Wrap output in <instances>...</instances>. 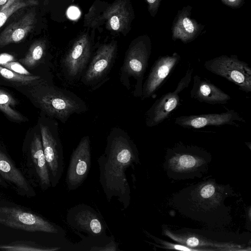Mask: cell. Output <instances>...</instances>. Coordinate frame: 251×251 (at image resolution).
Instances as JSON below:
<instances>
[{"mask_svg": "<svg viewBox=\"0 0 251 251\" xmlns=\"http://www.w3.org/2000/svg\"><path fill=\"white\" fill-rule=\"evenodd\" d=\"M136 146L123 129L113 127L106 141L104 153L99 157L100 182L108 201L116 197L127 208L130 201V188L126 170L137 158Z\"/></svg>", "mask_w": 251, "mask_h": 251, "instance_id": "1", "label": "cell"}, {"mask_svg": "<svg viewBox=\"0 0 251 251\" xmlns=\"http://www.w3.org/2000/svg\"><path fill=\"white\" fill-rule=\"evenodd\" d=\"M31 94L44 112L63 124L72 115L88 110L85 102L75 93L53 85L42 84L36 86L32 90Z\"/></svg>", "mask_w": 251, "mask_h": 251, "instance_id": "2", "label": "cell"}, {"mask_svg": "<svg viewBox=\"0 0 251 251\" xmlns=\"http://www.w3.org/2000/svg\"><path fill=\"white\" fill-rule=\"evenodd\" d=\"M151 51V42L146 34L138 36L130 43L120 70V81L127 88L130 78L135 81L133 95L142 97L143 82Z\"/></svg>", "mask_w": 251, "mask_h": 251, "instance_id": "3", "label": "cell"}, {"mask_svg": "<svg viewBox=\"0 0 251 251\" xmlns=\"http://www.w3.org/2000/svg\"><path fill=\"white\" fill-rule=\"evenodd\" d=\"M0 224L27 232L57 233V226L41 215L9 202L0 203Z\"/></svg>", "mask_w": 251, "mask_h": 251, "instance_id": "4", "label": "cell"}, {"mask_svg": "<svg viewBox=\"0 0 251 251\" xmlns=\"http://www.w3.org/2000/svg\"><path fill=\"white\" fill-rule=\"evenodd\" d=\"M22 170L32 186L45 191L51 187L40 135L35 133L23 151Z\"/></svg>", "mask_w": 251, "mask_h": 251, "instance_id": "5", "label": "cell"}, {"mask_svg": "<svg viewBox=\"0 0 251 251\" xmlns=\"http://www.w3.org/2000/svg\"><path fill=\"white\" fill-rule=\"evenodd\" d=\"M203 66L211 73L223 77L246 93L251 92V68L237 55H222L206 61Z\"/></svg>", "mask_w": 251, "mask_h": 251, "instance_id": "6", "label": "cell"}, {"mask_svg": "<svg viewBox=\"0 0 251 251\" xmlns=\"http://www.w3.org/2000/svg\"><path fill=\"white\" fill-rule=\"evenodd\" d=\"M57 125L56 123L53 126L43 123L40 125L44 153L52 187L59 183L64 167L63 148Z\"/></svg>", "mask_w": 251, "mask_h": 251, "instance_id": "7", "label": "cell"}, {"mask_svg": "<svg viewBox=\"0 0 251 251\" xmlns=\"http://www.w3.org/2000/svg\"><path fill=\"white\" fill-rule=\"evenodd\" d=\"M194 68L189 65L176 89L157 99L145 115L146 125L152 127L163 123L180 105L179 94L187 88L191 81Z\"/></svg>", "mask_w": 251, "mask_h": 251, "instance_id": "8", "label": "cell"}, {"mask_svg": "<svg viewBox=\"0 0 251 251\" xmlns=\"http://www.w3.org/2000/svg\"><path fill=\"white\" fill-rule=\"evenodd\" d=\"M93 41L88 32H82L74 39L63 59L66 76L75 79L82 76L92 55Z\"/></svg>", "mask_w": 251, "mask_h": 251, "instance_id": "9", "label": "cell"}, {"mask_svg": "<svg viewBox=\"0 0 251 251\" xmlns=\"http://www.w3.org/2000/svg\"><path fill=\"white\" fill-rule=\"evenodd\" d=\"M68 224L78 231L96 239L104 238L106 226L100 215L91 206L80 204L71 208L67 216Z\"/></svg>", "mask_w": 251, "mask_h": 251, "instance_id": "10", "label": "cell"}, {"mask_svg": "<svg viewBox=\"0 0 251 251\" xmlns=\"http://www.w3.org/2000/svg\"><path fill=\"white\" fill-rule=\"evenodd\" d=\"M117 41L101 44L97 49L81 76V81L87 85H95L108 74L116 57Z\"/></svg>", "mask_w": 251, "mask_h": 251, "instance_id": "11", "label": "cell"}, {"mask_svg": "<svg viewBox=\"0 0 251 251\" xmlns=\"http://www.w3.org/2000/svg\"><path fill=\"white\" fill-rule=\"evenodd\" d=\"M89 136L83 137L73 151L67 171L66 183L69 190L78 188L85 180L91 166Z\"/></svg>", "mask_w": 251, "mask_h": 251, "instance_id": "12", "label": "cell"}, {"mask_svg": "<svg viewBox=\"0 0 251 251\" xmlns=\"http://www.w3.org/2000/svg\"><path fill=\"white\" fill-rule=\"evenodd\" d=\"M135 18L130 0H114L109 3L102 15L103 25L114 34L126 36Z\"/></svg>", "mask_w": 251, "mask_h": 251, "instance_id": "13", "label": "cell"}, {"mask_svg": "<svg viewBox=\"0 0 251 251\" xmlns=\"http://www.w3.org/2000/svg\"><path fill=\"white\" fill-rule=\"evenodd\" d=\"M181 57L177 53L159 56L151 67L143 84L142 99L154 98L156 93L178 64Z\"/></svg>", "mask_w": 251, "mask_h": 251, "instance_id": "14", "label": "cell"}, {"mask_svg": "<svg viewBox=\"0 0 251 251\" xmlns=\"http://www.w3.org/2000/svg\"><path fill=\"white\" fill-rule=\"evenodd\" d=\"M240 122L246 121L239 113L232 109L221 113L180 116L175 120L176 125L186 128H200L211 126H237Z\"/></svg>", "mask_w": 251, "mask_h": 251, "instance_id": "15", "label": "cell"}, {"mask_svg": "<svg viewBox=\"0 0 251 251\" xmlns=\"http://www.w3.org/2000/svg\"><path fill=\"white\" fill-rule=\"evenodd\" d=\"M0 175L19 196L27 198L36 196L35 191L21 169L16 166L8 153L0 148Z\"/></svg>", "mask_w": 251, "mask_h": 251, "instance_id": "16", "label": "cell"}, {"mask_svg": "<svg viewBox=\"0 0 251 251\" xmlns=\"http://www.w3.org/2000/svg\"><path fill=\"white\" fill-rule=\"evenodd\" d=\"M36 23V12L31 10L9 24L0 33V49L23 41L34 29Z\"/></svg>", "mask_w": 251, "mask_h": 251, "instance_id": "17", "label": "cell"}, {"mask_svg": "<svg viewBox=\"0 0 251 251\" xmlns=\"http://www.w3.org/2000/svg\"><path fill=\"white\" fill-rule=\"evenodd\" d=\"M190 96L200 102L210 104H226L230 96L205 78L199 75L193 76V84Z\"/></svg>", "mask_w": 251, "mask_h": 251, "instance_id": "18", "label": "cell"}, {"mask_svg": "<svg viewBox=\"0 0 251 251\" xmlns=\"http://www.w3.org/2000/svg\"><path fill=\"white\" fill-rule=\"evenodd\" d=\"M192 7L187 6L179 11L172 26V39L184 43L193 41L199 34L203 26L190 17Z\"/></svg>", "mask_w": 251, "mask_h": 251, "instance_id": "19", "label": "cell"}, {"mask_svg": "<svg viewBox=\"0 0 251 251\" xmlns=\"http://www.w3.org/2000/svg\"><path fill=\"white\" fill-rule=\"evenodd\" d=\"M109 3L101 0H96L85 14L83 25L92 29H100L103 25V13Z\"/></svg>", "mask_w": 251, "mask_h": 251, "instance_id": "20", "label": "cell"}, {"mask_svg": "<svg viewBox=\"0 0 251 251\" xmlns=\"http://www.w3.org/2000/svg\"><path fill=\"white\" fill-rule=\"evenodd\" d=\"M46 48L47 43L45 40L40 39L34 41L25 57L20 59V62L29 68L35 66L45 55Z\"/></svg>", "mask_w": 251, "mask_h": 251, "instance_id": "21", "label": "cell"}, {"mask_svg": "<svg viewBox=\"0 0 251 251\" xmlns=\"http://www.w3.org/2000/svg\"><path fill=\"white\" fill-rule=\"evenodd\" d=\"M38 4L37 0H9L0 10V28L18 10Z\"/></svg>", "mask_w": 251, "mask_h": 251, "instance_id": "22", "label": "cell"}, {"mask_svg": "<svg viewBox=\"0 0 251 251\" xmlns=\"http://www.w3.org/2000/svg\"><path fill=\"white\" fill-rule=\"evenodd\" d=\"M59 249L41 245L31 241H16L0 245V250L5 251H54Z\"/></svg>", "mask_w": 251, "mask_h": 251, "instance_id": "23", "label": "cell"}, {"mask_svg": "<svg viewBox=\"0 0 251 251\" xmlns=\"http://www.w3.org/2000/svg\"><path fill=\"white\" fill-rule=\"evenodd\" d=\"M16 104V100L10 94L0 89V110L9 118L23 122L25 120L23 115L13 108Z\"/></svg>", "mask_w": 251, "mask_h": 251, "instance_id": "24", "label": "cell"}, {"mask_svg": "<svg viewBox=\"0 0 251 251\" xmlns=\"http://www.w3.org/2000/svg\"><path fill=\"white\" fill-rule=\"evenodd\" d=\"M0 75L9 81L23 85L30 84L41 78L39 75L18 74L1 65H0Z\"/></svg>", "mask_w": 251, "mask_h": 251, "instance_id": "25", "label": "cell"}, {"mask_svg": "<svg viewBox=\"0 0 251 251\" xmlns=\"http://www.w3.org/2000/svg\"><path fill=\"white\" fill-rule=\"evenodd\" d=\"M1 65L17 73L25 75H31L30 73L18 62L12 61L2 63Z\"/></svg>", "mask_w": 251, "mask_h": 251, "instance_id": "26", "label": "cell"}, {"mask_svg": "<svg viewBox=\"0 0 251 251\" xmlns=\"http://www.w3.org/2000/svg\"><path fill=\"white\" fill-rule=\"evenodd\" d=\"M179 163L184 168H191L195 166L196 160L193 156L185 154L180 157Z\"/></svg>", "mask_w": 251, "mask_h": 251, "instance_id": "27", "label": "cell"}, {"mask_svg": "<svg viewBox=\"0 0 251 251\" xmlns=\"http://www.w3.org/2000/svg\"><path fill=\"white\" fill-rule=\"evenodd\" d=\"M162 0H146L148 9L150 15L154 17L157 13L158 8Z\"/></svg>", "mask_w": 251, "mask_h": 251, "instance_id": "28", "label": "cell"}, {"mask_svg": "<svg viewBox=\"0 0 251 251\" xmlns=\"http://www.w3.org/2000/svg\"><path fill=\"white\" fill-rule=\"evenodd\" d=\"M90 251H116L117 250V246L114 239L103 247H95L90 249Z\"/></svg>", "mask_w": 251, "mask_h": 251, "instance_id": "29", "label": "cell"}, {"mask_svg": "<svg viewBox=\"0 0 251 251\" xmlns=\"http://www.w3.org/2000/svg\"><path fill=\"white\" fill-rule=\"evenodd\" d=\"M215 192V188L211 184L204 186L201 191V194L202 198H208L212 196Z\"/></svg>", "mask_w": 251, "mask_h": 251, "instance_id": "30", "label": "cell"}, {"mask_svg": "<svg viewBox=\"0 0 251 251\" xmlns=\"http://www.w3.org/2000/svg\"><path fill=\"white\" fill-rule=\"evenodd\" d=\"M222 2L229 6L232 7H238L240 6L243 1L244 0H222Z\"/></svg>", "mask_w": 251, "mask_h": 251, "instance_id": "31", "label": "cell"}, {"mask_svg": "<svg viewBox=\"0 0 251 251\" xmlns=\"http://www.w3.org/2000/svg\"><path fill=\"white\" fill-rule=\"evenodd\" d=\"M199 240L195 237H191L187 239L186 243L187 245L191 247H195L198 245Z\"/></svg>", "mask_w": 251, "mask_h": 251, "instance_id": "32", "label": "cell"}, {"mask_svg": "<svg viewBox=\"0 0 251 251\" xmlns=\"http://www.w3.org/2000/svg\"><path fill=\"white\" fill-rule=\"evenodd\" d=\"M0 187H3L5 189H7L9 188V186L7 183L5 181V180L2 178V177L0 175Z\"/></svg>", "mask_w": 251, "mask_h": 251, "instance_id": "33", "label": "cell"}, {"mask_svg": "<svg viewBox=\"0 0 251 251\" xmlns=\"http://www.w3.org/2000/svg\"><path fill=\"white\" fill-rule=\"evenodd\" d=\"M174 248L176 249L179 250H182V251H191V250L189 248H187L185 247H184L183 246L180 245H175L174 246Z\"/></svg>", "mask_w": 251, "mask_h": 251, "instance_id": "34", "label": "cell"}, {"mask_svg": "<svg viewBox=\"0 0 251 251\" xmlns=\"http://www.w3.org/2000/svg\"><path fill=\"white\" fill-rule=\"evenodd\" d=\"M9 0H0V10Z\"/></svg>", "mask_w": 251, "mask_h": 251, "instance_id": "35", "label": "cell"}, {"mask_svg": "<svg viewBox=\"0 0 251 251\" xmlns=\"http://www.w3.org/2000/svg\"><path fill=\"white\" fill-rule=\"evenodd\" d=\"M45 4H48L50 0H43Z\"/></svg>", "mask_w": 251, "mask_h": 251, "instance_id": "36", "label": "cell"}]
</instances>
